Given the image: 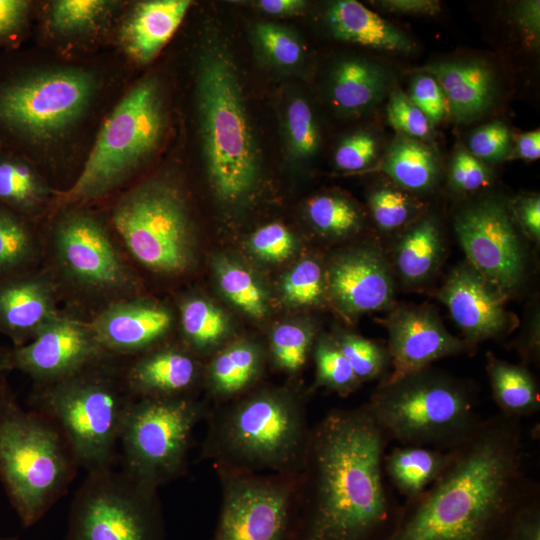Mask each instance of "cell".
<instances>
[{
    "mask_svg": "<svg viewBox=\"0 0 540 540\" xmlns=\"http://www.w3.org/2000/svg\"><path fill=\"white\" fill-rule=\"evenodd\" d=\"M79 468L60 427L21 407L7 381L0 388V481L23 527L38 523L66 494Z\"/></svg>",
    "mask_w": 540,
    "mask_h": 540,
    "instance_id": "4",
    "label": "cell"
},
{
    "mask_svg": "<svg viewBox=\"0 0 540 540\" xmlns=\"http://www.w3.org/2000/svg\"><path fill=\"white\" fill-rule=\"evenodd\" d=\"M369 206L376 225L383 232L404 226L415 213L412 199L388 186L378 187L370 194Z\"/></svg>",
    "mask_w": 540,
    "mask_h": 540,
    "instance_id": "41",
    "label": "cell"
},
{
    "mask_svg": "<svg viewBox=\"0 0 540 540\" xmlns=\"http://www.w3.org/2000/svg\"><path fill=\"white\" fill-rule=\"evenodd\" d=\"M204 373L189 350L155 346L126 358L125 378L135 399L192 397Z\"/></svg>",
    "mask_w": 540,
    "mask_h": 540,
    "instance_id": "22",
    "label": "cell"
},
{
    "mask_svg": "<svg viewBox=\"0 0 540 540\" xmlns=\"http://www.w3.org/2000/svg\"><path fill=\"white\" fill-rule=\"evenodd\" d=\"M166 116L155 78L131 87L103 122L84 166L55 203L75 206L110 193L123 184L158 147Z\"/></svg>",
    "mask_w": 540,
    "mask_h": 540,
    "instance_id": "9",
    "label": "cell"
},
{
    "mask_svg": "<svg viewBox=\"0 0 540 540\" xmlns=\"http://www.w3.org/2000/svg\"><path fill=\"white\" fill-rule=\"evenodd\" d=\"M422 493L400 505L386 540H511L522 509L540 496L525 470L521 419H481Z\"/></svg>",
    "mask_w": 540,
    "mask_h": 540,
    "instance_id": "1",
    "label": "cell"
},
{
    "mask_svg": "<svg viewBox=\"0 0 540 540\" xmlns=\"http://www.w3.org/2000/svg\"><path fill=\"white\" fill-rule=\"evenodd\" d=\"M262 353L248 342L224 347L210 360L205 383L216 404L237 398L255 384L262 370Z\"/></svg>",
    "mask_w": 540,
    "mask_h": 540,
    "instance_id": "26",
    "label": "cell"
},
{
    "mask_svg": "<svg viewBox=\"0 0 540 540\" xmlns=\"http://www.w3.org/2000/svg\"><path fill=\"white\" fill-rule=\"evenodd\" d=\"M312 332L298 325L282 324L276 327L270 339L271 357L277 368L296 373L307 360Z\"/></svg>",
    "mask_w": 540,
    "mask_h": 540,
    "instance_id": "40",
    "label": "cell"
},
{
    "mask_svg": "<svg viewBox=\"0 0 540 540\" xmlns=\"http://www.w3.org/2000/svg\"><path fill=\"white\" fill-rule=\"evenodd\" d=\"M324 292L322 268L313 259L299 262L285 277V299L298 306L314 305L321 301Z\"/></svg>",
    "mask_w": 540,
    "mask_h": 540,
    "instance_id": "42",
    "label": "cell"
},
{
    "mask_svg": "<svg viewBox=\"0 0 540 540\" xmlns=\"http://www.w3.org/2000/svg\"><path fill=\"white\" fill-rule=\"evenodd\" d=\"M307 214L311 223L322 233L343 237L357 231L361 226V215L348 200L321 195L310 200Z\"/></svg>",
    "mask_w": 540,
    "mask_h": 540,
    "instance_id": "36",
    "label": "cell"
},
{
    "mask_svg": "<svg viewBox=\"0 0 540 540\" xmlns=\"http://www.w3.org/2000/svg\"><path fill=\"white\" fill-rule=\"evenodd\" d=\"M214 470L221 505L211 540H289L297 475Z\"/></svg>",
    "mask_w": 540,
    "mask_h": 540,
    "instance_id": "14",
    "label": "cell"
},
{
    "mask_svg": "<svg viewBox=\"0 0 540 540\" xmlns=\"http://www.w3.org/2000/svg\"><path fill=\"white\" fill-rule=\"evenodd\" d=\"M125 362L109 355L63 379L33 384L30 391V408L60 427L87 472L116 461L122 426L135 400L126 383Z\"/></svg>",
    "mask_w": 540,
    "mask_h": 540,
    "instance_id": "5",
    "label": "cell"
},
{
    "mask_svg": "<svg viewBox=\"0 0 540 540\" xmlns=\"http://www.w3.org/2000/svg\"><path fill=\"white\" fill-rule=\"evenodd\" d=\"M511 540H540V496L528 503L518 515Z\"/></svg>",
    "mask_w": 540,
    "mask_h": 540,
    "instance_id": "53",
    "label": "cell"
},
{
    "mask_svg": "<svg viewBox=\"0 0 540 540\" xmlns=\"http://www.w3.org/2000/svg\"><path fill=\"white\" fill-rule=\"evenodd\" d=\"M59 295L47 269L0 279V333L14 346L30 342L61 312Z\"/></svg>",
    "mask_w": 540,
    "mask_h": 540,
    "instance_id": "21",
    "label": "cell"
},
{
    "mask_svg": "<svg viewBox=\"0 0 540 540\" xmlns=\"http://www.w3.org/2000/svg\"><path fill=\"white\" fill-rule=\"evenodd\" d=\"M172 320L169 309L133 296L104 306L89 322L109 353L129 358L157 346Z\"/></svg>",
    "mask_w": 540,
    "mask_h": 540,
    "instance_id": "20",
    "label": "cell"
},
{
    "mask_svg": "<svg viewBox=\"0 0 540 540\" xmlns=\"http://www.w3.org/2000/svg\"><path fill=\"white\" fill-rule=\"evenodd\" d=\"M109 355L89 320L60 312L33 340L8 349L9 371L28 375L33 384L70 376Z\"/></svg>",
    "mask_w": 540,
    "mask_h": 540,
    "instance_id": "16",
    "label": "cell"
},
{
    "mask_svg": "<svg viewBox=\"0 0 540 540\" xmlns=\"http://www.w3.org/2000/svg\"><path fill=\"white\" fill-rule=\"evenodd\" d=\"M287 132L291 148L299 157L313 155L319 146V132L310 106L302 98L293 99L287 108Z\"/></svg>",
    "mask_w": 540,
    "mask_h": 540,
    "instance_id": "43",
    "label": "cell"
},
{
    "mask_svg": "<svg viewBox=\"0 0 540 540\" xmlns=\"http://www.w3.org/2000/svg\"><path fill=\"white\" fill-rule=\"evenodd\" d=\"M388 443L365 404L311 426L289 540H386L400 509L385 481Z\"/></svg>",
    "mask_w": 540,
    "mask_h": 540,
    "instance_id": "2",
    "label": "cell"
},
{
    "mask_svg": "<svg viewBox=\"0 0 540 540\" xmlns=\"http://www.w3.org/2000/svg\"><path fill=\"white\" fill-rule=\"evenodd\" d=\"M387 82L383 67L362 59H348L333 73L331 96L335 105L343 110H360L383 97Z\"/></svg>",
    "mask_w": 540,
    "mask_h": 540,
    "instance_id": "31",
    "label": "cell"
},
{
    "mask_svg": "<svg viewBox=\"0 0 540 540\" xmlns=\"http://www.w3.org/2000/svg\"><path fill=\"white\" fill-rule=\"evenodd\" d=\"M444 253L440 228L425 218L404 231L394 246V267L406 286L420 285L438 269Z\"/></svg>",
    "mask_w": 540,
    "mask_h": 540,
    "instance_id": "27",
    "label": "cell"
},
{
    "mask_svg": "<svg viewBox=\"0 0 540 540\" xmlns=\"http://www.w3.org/2000/svg\"><path fill=\"white\" fill-rule=\"evenodd\" d=\"M327 21L333 35L344 41L400 53L414 48V42L404 32L355 0L332 3Z\"/></svg>",
    "mask_w": 540,
    "mask_h": 540,
    "instance_id": "25",
    "label": "cell"
},
{
    "mask_svg": "<svg viewBox=\"0 0 540 540\" xmlns=\"http://www.w3.org/2000/svg\"><path fill=\"white\" fill-rule=\"evenodd\" d=\"M316 385L347 396L361 382L334 340L321 338L314 349Z\"/></svg>",
    "mask_w": 540,
    "mask_h": 540,
    "instance_id": "37",
    "label": "cell"
},
{
    "mask_svg": "<svg viewBox=\"0 0 540 540\" xmlns=\"http://www.w3.org/2000/svg\"><path fill=\"white\" fill-rule=\"evenodd\" d=\"M208 410L193 396L135 399L120 434L122 471L155 490L184 476L193 431Z\"/></svg>",
    "mask_w": 540,
    "mask_h": 540,
    "instance_id": "10",
    "label": "cell"
},
{
    "mask_svg": "<svg viewBox=\"0 0 540 540\" xmlns=\"http://www.w3.org/2000/svg\"><path fill=\"white\" fill-rule=\"evenodd\" d=\"M0 540H21V539L16 538V537H1L0 536Z\"/></svg>",
    "mask_w": 540,
    "mask_h": 540,
    "instance_id": "59",
    "label": "cell"
},
{
    "mask_svg": "<svg viewBox=\"0 0 540 540\" xmlns=\"http://www.w3.org/2000/svg\"><path fill=\"white\" fill-rule=\"evenodd\" d=\"M98 90L83 68L0 64V145L28 152L68 136L89 112Z\"/></svg>",
    "mask_w": 540,
    "mask_h": 540,
    "instance_id": "6",
    "label": "cell"
},
{
    "mask_svg": "<svg viewBox=\"0 0 540 540\" xmlns=\"http://www.w3.org/2000/svg\"><path fill=\"white\" fill-rule=\"evenodd\" d=\"M256 36L265 53L281 66L296 65L303 54L298 39L285 28L271 24H259Z\"/></svg>",
    "mask_w": 540,
    "mask_h": 540,
    "instance_id": "45",
    "label": "cell"
},
{
    "mask_svg": "<svg viewBox=\"0 0 540 540\" xmlns=\"http://www.w3.org/2000/svg\"><path fill=\"white\" fill-rule=\"evenodd\" d=\"M184 336L197 352H205L225 336L227 327L223 313L201 298L186 299L180 307Z\"/></svg>",
    "mask_w": 540,
    "mask_h": 540,
    "instance_id": "35",
    "label": "cell"
},
{
    "mask_svg": "<svg viewBox=\"0 0 540 540\" xmlns=\"http://www.w3.org/2000/svg\"><path fill=\"white\" fill-rule=\"evenodd\" d=\"M514 218L527 237L540 240V198L538 195L519 199L514 206Z\"/></svg>",
    "mask_w": 540,
    "mask_h": 540,
    "instance_id": "52",
    "label": "cell"
},
{
    "mask_svg": "<svg viewBox=\"0 0 540 540\" xmlns=\"http://www.w3.org/2000/svg\"><path fill=\"white\" fill-rule=\"evenodd\" d=\"M65 540H167L158 490L113 466L87 472L71 501Z\"/></svg>",
    "mask_w": 540,
    "mask_h": 540,
    "instance_id": "13",
    "label": "cell"
},
{
    "mask_svg": "<svg viewBox=\"0 0 540 540\" xmlns=\"http://www.w3.org/2000/svg\"><path fill=\"white\" fill-rule=\"evenodd\" d=\"M378 3L383 9L401 14L435 15L441 10L435 0H382Z\"/></svg>",
    "mask_w": 540,
    "mask_h": 540,
    "instance_id": "54",
    "label": "cell"
},
{
    "mask_svg": "<svg viewBox=\"0 0 540 540\" xmlns=\"http://www.w3.org/2000/svg\"><path fill=\"white\" fill-rule=\"evenodd\" d=\"M465 381L431 366L381 381L365 404L389 441L448 451L481 421Z\"/></svg>",
    "mask_w": 540,
    "mask_h": 540,
    "instance_id": "7",
    "label": "cell"
},
{
    "mask_svg": "<svg viewBox=\"0 0 540 540\" xmlns=\"http://www.w3.org/2000/svg\"><path fill=\"white\" fill-rule=\"evenodd\" d=\"M515 156L524 160H536L540 157L539 130L526 132L517 138Z\"/></svg>",
    "mask_w": 540,
    "mask_h": 540,
    "instance_id": "56",
    "label": "cell"
},
{
    "mask_svg": "<svg viewBox=\"0 0 540 540\" xmlns=\"http://www.w3.org/2000/svg\"><path fill=\"white\" fill-rule=\"evenodd\" d=\"M53 197V190L28 159L11 152L0 153L1 205L31 221Z\"/></svg>",
    "mask_w": 540,
    "mask_h": 540,
    "instance_id": "28",
    "label": "cell"
},
{
    "mask_svg": "<svg viewBox=\"0 0 540 540\" xmlns=\"http://www.w3.org/2000/svg\"><path fill=\"white\" fill-rule=\"evenodd\" d=\"M258 6L267 14L288 15L301 11L306 3L301 0H260Z\"/></svg>",
    "mask_w": 540,
    "mask_h": 540,
    "instance_id": "57",
    "label": "cell"
},
{
    "mask_svg": "<svg viewBox=\"0 0 540 540\" xmlns=\"http://www.w3.org/2000/svg\"><path fill=\"white\" fill-rule=\"evenodd\" d=\"M418 70L437 81L445 96L448 111L458 121L475 119L494 100V75L491 68L482 61H442Z\"/></svg>",
    "mask_w": 540,
    "mask_h": 540,
    "instance_id": "24",
    "label": "cell"
},
{
    "mask_svg": "<svg viewBox=\"0 0 540 540\" xmlns=\"http://www.w3.org/2000/svg\"><path fill=\"white\" fill-rule=\"evenodd\" d=\"M377 149V141L371 134L355 133L345 138L337 147L335 164L343 170H361L375 159Z\"/></svg>",
    "mask_w": 540,
    "mask_h": 540,
    "instance_id": "50",
    "label": "cell"
},
{
    "mask_svg": "<svg viewBox=\"0 0 540 540\" xmlns=\"http://www.w3.org/2000/svg\"><path fill=\"white\" fill-rule=\"evenodd\" d=\"M510 142L507 126L494 121L473 132L469 138V152L479 160H500L508 155Z\"/></svg>",
    "mask_w": 540,
    "mask_h": 540,
    "instance_id": "46",
    "label": "cell"
},
{
    "mask_svg": "<svg viewBox=\"0 0 540 540\" xmlns=\"http://www.w3.org/2000/svg\"><path fill=\"white\" fill-rule=\"evenodd\" d=\"M197 100L211 186L222 200H238L256 183L258 155L235 69L222 52L201 58Z\"/></svg>",
    "mask_w": 540,
    "mask_h": 540,
    "instance_id": "8",
    "label": "cell"
},
{
    "mask_svg": "<svg viewBox=\"0 0 540 540\" xmlns=\"http://www.w3.org/2000/svg\"><path fill=\"white\" fill-rule=\"evenodd\" d=\"M438 296L465 340L473 345L503 337L517 324L506 308L508 295L468 262L449 273Z\"/></svg>",
    "mask_w": 540,
    "mask_h": 540,
    "instance_id": "18",
    "label": "cell"
},
{
    "mask_svg": "<svg viewBox=\"0 0 540 540\" xmlns=\"http://www.w3.org/2000/svg\"><path fill=\"white\" fill-rule=\"evenodd\" d=\"M115 4L106 0L53 1L46 10V24L58 36L82 35L100 25Z\"/></svg>",
    "mask_w": 540,
    "mask_h": 540,
    "instance_id": "34",
    "label": "cell"
},
{
    "mask_svg": "<svg viewBox=\"0 0 540 540\" xmlns=\"http://www.w3.org/2000/svg\"><path fill=\"white\" fill-rule=\"evenodd\" d=\"M486 371L492 396L500 413L522 419L540 408L539 389L533 374L523 365L486 354Z\"/></svg>",
    "mask_w": 540,
    "mask_h": 540,
    "instance_id": "29",
    "label": "cell"
},
{
    "mask_svg": "<svg viewBox=\"0 0 540 540\" xmlns=\"http://www.w3.org/2000/svg\"><path fill=\"white\" fill-rule=\"evenodd\" d=\"M199 460L214 469L298 475L311 426L305 397L259 389L209 407Z\"/></svg>",
    "mask_w": 540,
    "mask_h": 540,
    "instance_id": "3",
    "label": "cell"
},
{
    "mask_svg": "<svg viewBox=\"0 0 540 540\" xmlns=\"http://www.w3.org/2000/svg\"><path fill=\"white\" fill-rule=\"evenodd\" d=\"M250 247L260 258L279 262L291 254L294 239L285 226L271 223L259 228L252 235Z\"/></svg>",
    "mask_w": 540,
    "mask_h": 540,
    "instance_id": "48",
    "label": "cell"
},
{
    "mask_svg": "<svg viewBox=\"0 0 540 540\" xmlns=\"http://www.w3.org/2000/svg\"><path fill=\"white\" fill-rule=\"evenodd\" d=\"M327 285L336 306L348 316L389 308L395 295L390 263L375 245L337 256L329 267Z\"/></svg>",
    "mask_w": 540,
    "mask_h": 540,
    "instance_id": "19",
    "label": "cell"
},
{
    "mask_svg": "<svg viewBox=\"0 0 540 540\" xmlns=\"http://www.w3.org/2000/svg\"><path fill=\"white\" fill-rule=\"evenodd\" d=\"M383 323L388 331L386 348L392 371L381 381L396 380L439 359L475 349V345L452 335L428 304L398 306Z\"/></svg>",
    "mask_w": 540,
    "mask_h": 540,
    "instance_id": "17",
    "label": "cell"
},
{
    "mask_svg": "<svg viewBox=\"0 0 540 540\" xmlns=\"http://www.w3.org/2000/svg\"><path fill=\"white\" fill-rule=\"evenodd\" d=\"M390 125L410 138H425L430 133V122L401 90H394L387 104Z\"/></svg>",
    "mask_w": 540,
    "mask_h": 540,
    "instance_id": "44",
    "label": "cell"
},
{
    "mask_svg": "<svg viewBox=\"0 0 540 540\" xmlns=\"http://www.w3.org/2000/svg\"><path fill=\"white\" fill-rule=\"evenodd\" d=\"M454 230L467 262L508 296L525 276L526 252L514 215L498 199H485L462 210Z\"/></svg>",
    "mask_w": 540,
    "mask_h": 540,
    "instance_id": "15",
    "label": "cell"
},
{
    "mask_svg": "<svg viewBox=\"0 0 540 540\" xmlns=\"http://www.w3.org/2000/svg\"><path fill=\"white\" fill-rule=\"evenodd\" d=\"M47 249V270L59 292L65 289L99 309L133 297L135 277L105 225L92 213L66 210L51 228Z\"/></svg>",
    "mask_w": 540,
    "mask_h": 540,
    "instance_id": "11",
    "label": "cell"
},
{
    "mask_svg": "<svg viewBox=\"0 0 540 540\" xmlns=\"http://www.w3.org/2000/svg\"><path fill=\"white\" fill-rule=\"evenodd\" d=\"M408 97L424 113L431 125L442 121L448 112L439 84L427 73L414 77Z\"/></svg>",
    "mask_w": 540,
    "mask_h": 540,
    "instance_id": "47",
    "label": "cell"
},
{
    "mask_svg": "<svg viewBox=\"0 0 540 540\" xmlns=\"http://www.w3.org/2000/svg\"><path fill=\"white\" fill-rule=\"evenodd\" d=\"M514 18L517 24L533 38H539L540 32V2L529 0L519 3L515 9Z\"/></svg>",
    "mask_w": 540,
    "mask_h": 540,
    "instance_id": "55",
    "label": "cell"
},
{
    "mask_svg": "<svg viewBox=\"0 0 540 540\" xmlns=\"http://www.w3.org/2000/svg\"><path fill=\"white\" fill-rule=\"evenodd\" d=\"M8 349L0 345V388L8 381L7 375L10 372L7 365Z\"/></svg>",
    "mask_w": 540,
    "mask_h": 540,
    "instance_id": "58",
    "label": "cell"
},
{
    "mask_svg": "<svg viewBox=\"0 0 540 540\" xmlns=\"http://www.w3.org/2000/svg\"><path fill=\"white\" fill-rule=\"evenodd\" d=\"M448 457V451L401 445L385 455L384 470L394 488L407 500L422 493L436 480Z\"/></svg>",
    "mask_w": 540,
    "mask_h": 540,
    "instance_id": "30",
    "label": "cell"
},
{
    "mask_svg": "<svg viewBox=\"0 0 540 540\" xmlns=\"http://www.w3.org/2000/svg\"><path fill=\"white\" fill-rule=\"evenodd\" d=\"M112 224L131 256L162 274H181L194 262L195 240L180 191L164 180H148L115 204Z\"/></svg>",
    "mask_w": 540,
    "mask_h": 540,
    "instance_id": "12",
    "label": "cell"
},
{
    "mask_svg": "<svg viewBox=\"0 0 540 540\" xmlns=\"http://www.w3.org/2000/svg\"><path fill=\"white\" fill-rule=\"evenodd\" d=\"M189 0H149L137 3L125 17L119 42L138 64L152 61L183 21Z\"/></svg>",
    "mask_w": 540,
    "mask_h": 540,
    "instance_id": "23",
    "label": "cell"
},
{
    "mask_svg": "<svg viewBox=\"0 0 540 540\" xmlns=\"http://www.w3.org/2000/svg\"><path fill=\"white\" fill-rule=\"evenodd\" d=\"M30 222L0 204V279L36 269L43 244Z\"/></svg>",
    "mask_w": 540,
    "mask_h": 540,
    "instance_id": "32",
    "label": "cell"
},
{
    "mask_svg": "<svg viewBox=\"0 0 540 540\" xmlns=\"http://www.w3.org/2000/svg\"><path fill=\"white\" fill-rule=\"evenodd\" d=\"M450 182L458 192H474L490 182L488 168L466 149H459L452 160Z\"/></svg>",
    "mask_w": 540,
    "mask_h": 540,
    "instance_id": "49",
    "label": "cell"
},
{
    "mask_svg": "<svg viewBox=\"0 0 540 540\" xmlns=\"http://www.w3.org/2000/svg\"><path fill=\"white\" fill-rule=\"evenodd\" d=\"M31 3L26 0H0V46L12 43L26 27Z\"/></svg>",
    "mask_w": 540,
    "mask_h": 540,
    "instance_id": "51",
    "label": "cell"
},
{
    "mask_svg": "<svg viewBox=\"0 0 540 540\" xmlns=\"http://www.w3.org/2000/svg\"><path fill=\"white\" fill-rule=\"evenodd\" d=\"M381 171L407 190L425 191L437 180L438 163L429 147L401 134L388 150Z\"/></svg>",
    "mask_w": 540,
    "mask_h": 540,
    "instance_id": "33",
    "label": "cell"
},
{
    "mask_svg": "<svg viewBox=\"0 0 540 540\" xmlns=\"http://www.w3.org/2000/svg\"><path fill=\"white\" fill-rule=\"evenodd\" d=\"M334 341L361 383L386 377L390 365L387 348L351 333H342Z\"/></svg>",
    "mask_w": 540,
    "mask_h": 540,
    "instance_id": "38",
    "label": "cell"
},
{
    "mask_svg": "<svg viewBox=\"0 0 540 540\" xmlns=\"http://www.w3.org/2000/svg\"><path fill=\"white\" fill-rule=\"evenodd\" d=\"M217 275L222 292L233 304L255 318L264 316L265 296L249 271L233 263L221 262Z\"/></svg>",
    "mask_w": 540,
    "mask_h": 540,
    "instance_id": "39",
    "label": "cell"
}]
</instances>
